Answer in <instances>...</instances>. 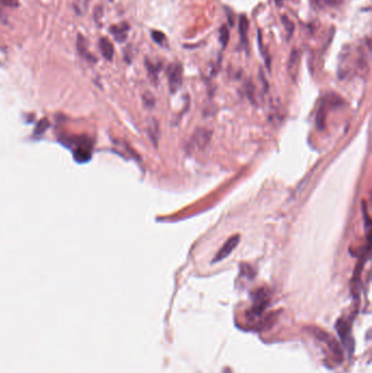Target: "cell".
I'll return each instance as SVG.
<instances>
[{
	"label": "cell",
	"instance_id": "cell-1",
	"mask_svg": "<svg viewBox=\"0 0 372 373\" xmlns=\"http://www.w3.org/2000/svg\"><path fill=\"white\" fill-rule=\"evenodd\" d=\"M182 66L179 62L171 63L167 70V78H168V85L170 93H175L179 90L182 84Z\"/></svg>",
	"mask_w": 372,
	"mask_h": 373
},
{
	"label": "cell",
	"instance_id": "cell-2",
	"mask_svg": "<svg viewBox=\"0 0 372 373\" xmlns=\"http://www.w3.org/2000/svg\"><path fill=\"white\" fill-rule=\"evenodd\" d=\"M92 155V143L88 138H78L75 142L73 157L79 163H85L91 159Z\"/></svg>",
	"mask_w": 372,
	"mask_h": 373
},
{
	"label": "cell",
	"instance_id": "cell-3",
	"mask_svg": "<svg viewBox=\"0 0 372 373\" xmlns=\"http://www.w3.org/2000/svg\"><path fill=\"white\" fill-rule=\"evenodd\" d=\"M239 241H240L239 235H235V236H232L231 238H228V240L224 243L223 247L218 250V252L215 254V256H214L212 262L215 263V262H219L221 260L226 259V257L236 249V247L238 246Z\"/></svg>",
	"mask_w": 372,
	"mask_h": 373
},
{
	"label": "cell",
	"instance_id": "cell-4",
	"mask_svg": "<svg viewBox=\"0 0 372 373\" xmlns=\"http://www.w3.org/2000/svg\"><path fill=\"white\" fill-rule=\"evenodd\" d=\"M211 137H212L211 130H209V129H206V128H203V127H200L195 131V133H193L191 142H192V144L197 146L198 148L203 150L207 144H209Z\"/></svg>",
	"mask_w": 372,
	"mask_h": 373
},
{
	"label": "cell",
	"instance_id": "cell-5",
	"mask_svg": "<svg viewBox=\"0 0 372 373\" xmlns=\"http://www.w3.org/2000/svg\"><path fill=\"white\" fill-rule=\"evenodd\" d=\"M129 30H130V26H129L128 23L125 22V23L113 25L109 28V32L113 34V36L115 38V40L118 43H124L128 38Z\"/></svg>",
	"mask_w": 372,
	"mask_h": 373
},
{
	"label": "cell",
	"instance_id": "cell-6",
	"mask_svg": "<svg viewBox=\"0 0 372 373\" xmlns=\"http://www.w3.org/2000/svg\"><path fill=\"white\" fill-rule=\"evenodd\" d=\"M77 47H78V52L79 54H80L82 58H84L85 60H88L90 62H96V58L90 53V50L87 46V41H85V39L82 36L81 34L78 35Z\"/></svg>",
	"mask_w": 372,
	"mask_h": 373
},
{
	"label": "cell",
	"instance_id": "cell-7",
	"mask_svg": "<svg viewBox=\"0 0 372 373\" xmlns=\"http://www.w3.org/2000/svg\"><path fill=\"white\" fill-rule=\"evenodd\" d=\"M248 32H249V20L248 18L242 14L239 18V34H240V41L241 44L244 45L246 48L248 47Z\"/></svg>",
	"mask_w": 372,
	"mask_h": 373
},
{
	"label": "cell",
	"instance_id": "cell-8",
	"mask_svg": "<svg viewBox=\"0 0 372 373\" xmlns=\"http://www.w3.org/2000/svg\"><path fill=\"white\" fill-rule=\"evenodd\" d=\"M99 50H101L102 55L104 56V58H106L107 60H111L114 57V46L110 43V41L106 38H103L99 40Z\"/></svg>",
	"mask_w": 372,
	"mask_h": 373
},
{
	"label": "cell",
	"instance_id": "cell-9",
	"mask_svg": "<svg viewBox=\"0 0 372 373\" xmlns=\"http://www.w3.org/2000/svg\"><path fill=\"white\" fill-rule=\"evenodd\" d=\"M298 63H299V54L297 50L292 49L290 58H289V62H288V72L294 80L296 79V76L298 72Z\"/></svg>",
	"mask_w": 372,
	"mask_h": 373
},
{
	"label": "cell",
	"instance_id": "cell-10",
	"mask_svg": "<svg viewBox=\"0 0 372 373\" xmlns=\"http://www.w3.org/2000/svg\"><path fill=\"white\" fill-rule=\"evenodd\" d=\"M148 137L150 139L152 140L153 144L155 146H157V143H159L160 140V128H159V124L155 119H152L151 123L148 124Z\"/></svg>",
	"mask_w": 372,
	"mask_h": 373
},
{
	"label": "cell",
	"instance_id": "cell-11",
	"mask_svg": "<svg viewBox=\"0 0 372 373\" xmlns=\"http://www.w3.org/2000/svg\"><path fill=\"white\" fill-rule=\"evenodd\" d=\"M326 103L325 100L322 102L320 105L318 113H317V126L319 129H323L325 126V119H326Z\"/></svg>",
	"mask_w": 372,
	"mask_h": 373
},
{
	"label": "cell",
	"instance_id": "cell-12",
	"mask_svg": "<svg viewBox=\"0 0 372 373\" xmlns=\"http://www.w3.org/2000/svg\"><path fill=\"white\" fill-rule=\"evenodd\" d=\"M145 64L147 68V72L151 80L153 81V83L157 82V77H159V72H160V66H156V64L152 63L150 60H145Z\"/></svg>",
	"mask_w": 372,
	"mask_h": 373
},
{
	"label": "cell",
	"instance_id": "cell-13",
	"mask_svg": "<svg viewBox=\"0 0 372 373\" xmlns=\"http://www.w3.org/2000/svg\"><path fill=\"white\" fill-rule=\"evenodd\" d=\"M282 22L284 24V27H285L286 32H287V38L290 39L292 33H294V30H295V24H294V22H292V21L288 17H286V16H282Z\"/></svg>",
	"mask_w": 372,
	"mask_h": 373
},
{
	"label": "cell",
	"instance_id": "cell-14",
	"mask_svg": "<svg viewBox=\"0 0 372 373\" xmlns=\"http://www.w3.org/2000/svg\"><path fill=\"white\" fill-rule=\"evenodd\" d=\"M152 39L153 41L161 46H165L167 44V39L165 34L160 32V31H152Z\"/></svg>",
	"mask_w": 372,
	"mask_h": 373
},
{
	"label": "cell",
	"instance_id": "cell-15",
	"mask_svg": "<svg viewBox=\"0 0 372 373\" xmlns=\"http://www.w3.org/2000/svg\"><path fill=\"white\" fill-rule=\"evenodd\" d=\"M228 40H230V31H228L226 25H223L219 30V41L221 43V47L223 48L226 47Z\"/></svg>",
	"mask_w": 372,
	"mask_h": 373
},
{
	"label": "cell",
	"instance_id": "cell-16",
	"mask_svg": "<svg viewBox=\"0 0 372 373\" xmlns=\"http://www.w3.org/2000/svg\"><path fill=\"white\" fill-rule=\"evenodd\" d=\"M143 102H144V105L147 107H153L155 104L154 97L152 96V94H150V93H145V94L143 95Z\"/></svg>",
	"mask_w": 372,
	"mask_h": 373
},
{
	"label": "cell",
	"instance_id": "cell-17",
	"mask_svg": "<svg viewBox=\"0 0 372 373\" xmlns=\"http://www.w3.org/2000/svg\"><path fill=\"white\" fill-rule=\"evenodd\" d=\"M0 4L6 7H18L19 0H0Z\"/></svg>",
	"mask_w": 372,
	"mask_h": 373
},
{
	"label": "cell",
	"instance_id": "cell-18",
	"mask_svg": "<svg viewBox=\"0 0 372 373\" xmlns=\"http://www.w3.org/2000/svg\"><path fill=\"white\" fill-rule=\"evenodd\" d=\"M324 2L331 7H339L340 5H342L343 0H324Z\"/></svg>",
	"mask_w": 372,
	"mask_h": 373
},
{
	"label": "cell",
	"instance_id": "cell-19",
	"mask_svg": "<svg viewBox=\"0 0 372 373\" xmlns=\"http://www.w3.org/2000/svg\"><path fill=\"white\" fill-rule=\"evenodd\" d=\"M226 12H227V16H228V22H230L231 26H234V13L228 8L226 9Z\"/></svg>",
	"mask_w": 372,
	"mask_h": 373
},
{
	"label": "cell",
	"instance_id": "cell-20",
	"mask_svg": "<svg viewBox=\"0 0 372 373\" xmlns=\"http://www.w3.org/2000/svg\"><path fill=\"white\" fill-rule=\"evenodd\" d=\"M252 92H253V85L251 84V94H249V96H250V98H251L252 99ZM248 93H250V90L248 89Z\"/></svg>",
	"mask_w": 372,
	"mask_h": 373
},
{
	"label": "cell",
	"instance_id": "cell-21",
	"mask_svg": "<svg viewBox=\"0 0 372 373\" xmlns=\"http://www.w3.org/2000/svg\"><path fill=\"white\" fill-rule=\"evenodd\" d=\"M110 2H111V0H110Z\"/></svg>",
	"mask_w": 372,
	"mask_h": 373
}]
</instances>
